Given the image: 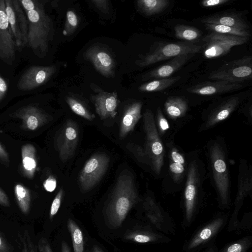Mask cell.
Wrapping results in <instances>:
<instances>
[{"label":"cell","instance_id":"obj_15","mask_svg":"<svg viewBox=\"0 0 252 252\" xmlns=\"http://www.w3.org/2000/svg\"><path fill=\"white\" fill-rule=\"evenodd\" d=\"M201 21L204 24H219L243 30L249 29L241 15L233 12L216 13L202 19Z\"/></svg>","mask_w":252,"mask_h":252},{"label":"cell","instance_id":"obj_34","mask_svg":"<svg viewBox=\"0 0 252 252\" xmlns=\"http://www.w3.org/2000/svg\"><path fill=\"white\" fill-rule=\"evenodd\" d=\"M126 147L138 159L144 160L147 158L145 151L140 146L128 143Z\"/></svg>","mask_w":252,"mask_h":252},{"label":"cell","instance_id":"obj_29","mask_svg":"<svg viewBox=\"0 0 252 252\" xmlns=\"http://www.w3.org/2000/svg\"><path fill=\"white\" fill-rule=\"evenodd\" d=\"M239 102L238 97H232L224 102L213 115V121L217 122L225 119L234 110Z\"/></svg>","mask_w":252,"mask_h":252},{"label":"cell","instance_id":"obj_14","mask_svg":"<svg viewBox=\"0 0 252 252\" xmlns=\"http://www.w3.org/2000/svg\"><path fill=\"white\" fill-rule=\"evenodd\" d=\"M195 54H189L179 55L171 59L169 62L151 70L143 76V80L168 78L181 68Z\"/></svg>","mask_w":252,"mask_h":252},{"label":"cell","instance_id":"obj_12","mask_svg":"<svg viewBox=\"0 0 252 252\" xmlns=\"http://www.w3.org/2000/svg\"><path fill=\"white\" fill-rule=\"evenodd\" d=\"M243 88L238 83L223 80L204 82L187 88L189 93L202 95H210L237 91Z\"/></svg>","mask_w":252,"mask_h":252},{"label":"cell","instance_id":"obj_41","mask_svg":"<svg viewBox=\"0 0 252 252\" xmlns=\"http://www.w3.org/2000/svg\"><path fill=\"white\" fill-rule=\"evenodd\" d=\"M8 26V20L6 14L3 11L0 10V29L4 30Z\"/></svg>","mask_w":252,"mask_h":252},{"label":"cell","instance_id":"obj_16","mask_svg":"<svg viewBox=\"0 0 252 252\" xmlns=\"http://www.w3.org/2000/svg\"><path fill=\"white\" fill-rule=\"evenodd\" d=\"M125 238L127 240L139 244L167 243L170 241L168 237L154 231L148 227L130 230L126 233Z\"/></svg>","mask_w":252,"mask_h":252},{"label":"cell","instance_id":"obj_42","mask_svg":"<svg viewBox=\"0 0 252 252\" xmlns=\"http://www.w3.org/2000/svg\"><path fill=\"white\" fill-rule=\"evenodd\" d=\"M158 117L159 119V125L161 128L163 130H165L169 128V126L167 120L163 117L160 110H158Z\"/></svg>","mask_w":252,"mask_h":252},{"label":"cell","instance_id":"obj_5","mask_svg":"<svg viewBox=\"0 0 252 252\" xmlns=\"http://www.w3.org/2000/svg\"><path fill=\"white\" fill-rule=\"evenodd\" d=\"M250 37H243L210 32L203 39L204 56L208 59L225 56L234 46L247 43Z\"/></svg>","mask_w":252,"mask_h":252},{"label":"cell","instance_id":"obj_35","mask_svg":"<svg viewBox=\"0 0 252 252\" xmlns=\"http://www.w3.org/2000/svg\"><path fill=\"white\" fill-rule=\"evenodd\" d=\"M230 0H204L200 4L205 7H214L228 3Z\"/></svg>","mask_w":252,"mask_h":252},{"label":"cell","instance_id":"obj_33","mask_svg":"<svg viewBox=\"0 0 252 252\" xmlns=\"http://www.w3.org/2000/svg\"><path fill=\"white\" fill-rule=\"evenodd\" d=\"M63 196V190L61 188L55 197L51 206L49 213V217L51 220H52L58 213L61 206Z\"/></svg>","mask_w":252,"mask_h":252},{"label":"cell","instance_id":"obj_27","mask_svg":"<svg viewBox=\"0 0 252 252\" xmlns=\"http://www.w3.org/2000/svg\"><path fill=\"white\" fill-rule=\"evenodd\" d=\"M67 227L71 235L74 252H84V238L82 230L71 219L68 220Z\"/></svg>","mask_w":252,"mask_h":252},{"label":"cell","instance_id":"obj_2","mask_svg":"<svg viewBox=\"0 0 252 252\" xmlns=\"http://www.w3.org/2000/svg\"><path fill=\"white\" fill-rule=\"evenodd\" d=\"M203 46L189 42H155L147 53L139 56L135 62L140 67H145L158 62L171 59L176 56L189 54H196Z\"/></svg>","mask_w":252,"mask_h":252},{"label":"cell","instance_id":"obj_13","mask_svg":"<svg viewBox=\"0 0 252 252\" xmlns=\"http://www.w3.org/2000/svg\"><path fill=\"white\" fill-rule=\"evenodd\" d=\"M196 169L192 164L189 170L185 192V212L184 224L189 226L194 219L196 204Z\"/></svg>","mask_w":252,"mask_h":252},{"label":"cell","instance_id":"obj_19","mask_svg":"<svg viewBox=\"0 0 252 252\" xmlns=\"http://www.w3.org/2000/svg\"><path fill=\"white\" fill-rule=\"evenodd\" d=\"M22 169L25 176L32 179L37 168L35 148L31 144L23 145L21 149Z\"/></svg>","mask_w":252,"mask_h":252},{"label":"cell","instance_id":"obj_3","mask_svg":"<svg viewBox=\"0 0 252 252\" xmlns=\"http://www.w3.org/2000/svg\"><path fill=\"white\" fill-rule=\"evenodd\" d=\"M208 78L238 83L250 80L252 78V57L246 56L225 63L213 71Z\"/></svg>","mask_w":252,"mask_h":252},{"label":"cell","instance_id":"obj_38","mask_svg":"<svg viewBox=\"0 0 252 252\" xmlns=\"http://www.w3.org/2000/svg\"><path fill=\"white\" fill-rule=\"evenodd\" d=\"M91 2L99 10L107 13L109 10V3L107 0H92Z\"/></svg>","mask_w":252,"mask_h":252},{"label":"cell","instance_id":"obj_49","mask_svg":"<svg viewBox=\"0 0 252 252\" xmlns=\"http://www.w3.org/2000/svg\"><path fill=\"white\" fill-rule=\"evenodd\" d=\"M22 3L25 8L29 11L32 10L34 8L33 3L30 0H23Z\"/></svg>","mask_w":252,"mask_h":252},{"label":"cell","instance_id":"obj_23","mask_svg":"<svg viewBox=\"0 0 252 252\" xmlns=\"http://www.w3.org/2000/svg\"><path fill=\"white\" fill-rule=\"evenodd\" d=\"M187 102L181 97H169L165 102L167 113L172 117H178L185 113L187 109Z\"/></svg>","mask_w":252,"mask_h":252},{"label":"cell","instance_id":"obj_18","mask_svg":"<svg viewBox=\"0 0 252 252\" xmlns=\"http://www.w3.org/2000/svg\"><path fill=\"white\" fill-rule=\"evenodd\" d=\"M146 215L150 222L158 229L162 232H166L167 227L170 223V220L164 215L161 210L150 197H148L143 203Z\"/></svg>","mask_w":252,"mask_h":252},{"label":"cell","instance_id":"obj_24","mask_svg":"<svg viewBox=\"0 0 252 252\" xmlns=\"http://www.w3.org/2000/svg\"><path fill=\"white\" fill-rule=\"evenodd\" d=\"M14 194L16 202L21 212L24 214H28L31 206L30 190L23 185L17 184L14 187Z\"/></svg>","mask_w":252,"mask_h":252},{"label":"cell","instance_id":"obj_10","mask_svg":"<svg viewBox=\"0 0 252 252\" xmlns=\"http://www.w3.org/2000/svg\"><path fill=\"white\" fill-rule=\"evenodd\" d=\"M85 60L90 62L95 69L107 78L115 75V63L112 56L103 48L93 46L88 48L84 54Z\"/></svg>","mask_w":252,"mask_h":252},{"label":"cell","instance_id":"obj_47","mask_svg":"<svg viewBox=\"0 0 252 252\" xmlns=\"http://www.w3.org/2000/svg\"><path fill=\"white\" fill-rule=\"evenodd\" d=\"M28 17L30 21L32 22L35 23L39 20V14L36 11L33 9L29 11Z\"/></svg>","mask_w":252,"mask_h":252},{"label":"cell","instance_id":"obj_40","mask_svg":"<svg viewBox=\"0 0 252 252\" xmlns=\"http://www.w3.org/2000/svg\"><path fill=\"white\" fill-rule=\"evenodd\" d=\"M170 169L175 174H181L184 171V167L182 164L173 162L170 165Z\"/></svg>","mask_w":252,"mask_h":252},{"label":"cell","instance_id":"obj_17","mask_svg":"<svg viewBox=\"0 0 252 252\" xmlns=\"http://www.w3.org/2000/svg\"><path fill=\"white\" fill-rule=\"evenodd\" d=\"M142 103L136 101L129 105L126 109L120 124L119 136L125 138L132 131L141 117V111Z\"/></svg>","mask_w":252,"mask_h":252},{"label":"cell","instance_id":"obj_48","mask_svg":"<svg viewBox=\"0 0 252 252\" xmlns=\"http://www.w3.org/2000/svg\"><path fill=\"white\" fill-rule=\"evenodd\" d=\"M0 158L4 162L9 163L8 155L0 143Z\"/></svg>","mask_w":252,"mask_h":252},{"label":"cell","instance_id":"obj_44","mask_svg":"<svg viewBox=\"0 0 252 252\" xmlns=\"http://www.w3.org/2000/svg\"><path fill=\"white\" fill-rule=\"evenodd\" d=\"M171 157L174 162L183 164L185 159L183 156L176 151H173L171 153Z\"/></svg>","mask_w":252,"mask_h":252},{"label":"cell","instance_id":"obj_6","mask_svg":"<svg viewBox=\"0 0 252 252\" xmlns=\"http://www.w3.org/2000/svg\"><path fill=\"white\" fill-rule=\"evenodd\" d=\"M79 138L77 124L68 119L58 131L55 138V146L61 160L64 162L74 155Z\"/></svg>","mask_w":252,"mask_h":252},{"label":"cell","instance_id":"obj_43","mask_svg":"<svg viewBox=\"0 0 252 252\" xmlns=\"http://www.w3.org/2000/svg\"><path fill=\"white\" fill-rule=\"evenodd\" d=\"M0 205L8 207L10 205V202L8 197L5 193L0 188Z\"/></svg>","mask_w":252,"mask_h":252},{"label":"cell","instance_id":"obj_22","mask_svg":"<svg viewBox=\"0 0 252 252\" xmlns=\"http://www.w3.org/2000/svg\"><path fill=\"white\" fill-rule=\"evenodd\" d=\"M22 120V126L27 129L34 130L47 123L46 116L36 112H27L19 116Z\"/></svg>","mask_w":252,"mask_h":252},{"label":"cell","instance_id":"obj_53","mask_svg":"<svg viewBox=\"0 0 252 252\" xmlns=\"http://www.w3.org/2000/svg\"><path fill=\"white\" fill-rule=\"evenodd\" d=\"M91 252H104L101 249H100L97 246H95L93 248Z\"/></svg>","mask_w":252,"mask_h":252},{"label":"cell","instance_id":"obj_21","mask_svg":"<svg viewBox=\"0 0 252 252\" xmlns=\"http://www.w3.org/2000/svg\"><path fill=\"white\" fill-rule=\"evenodd\" d=\"M180 79V76L156 79L142 84L138 90L142 92L162 91L170 87Z\"/></svg>","mask_w":252,"mask_h":252},{"label":"cell","instance_id":"obj_45","mask_svg":"<svg viewBox=\"0 0 252 252\" xmlns=\"http://www.w3.org/2000/svg\"><path fill=\"white\" fill-rule=\"evenodd\" d=\"M6 13L8 21L11 23V24L14 25L15 23V14L12 9L10 7H7L6 9Z\"/></svg>","mask_w":252,"mask_h":252},{"label":"cell","instance_id":"obj_4","mask_svg":"<svg viewBox=\"0 0 252 252\" xmlns=\"http://www.w3.org/2000/svg\"><path fill=\"white\" fill-rule=\"evenodd\" d=\"M109 160L107 155L98 153L93 155L86 161L79 177L82 190L88 191L99 183L106 172Z\"/></svg>","mask_w":252,"mask_h":252},{"label":"cell","instance_id":"obj_39","mask_svg":"<svg viewBox=\"0 0 252 252\" xmlns=\"http://www.w3.org/2000/svg\"><path fill=\"white\" fill-rule=\"evenodd\" d=\"M0 252H13L10 246L0 234Z\"/></svg>","mask_w":252,"mask_h":252},{"label":"cell","instance_id":"obj_46","mask_svg":"<svg viewBox=\"0 0 252 252\" xmlns=\"http://www.w3.org/2000/svg\"><path fill=\"white\" fill-rule=\"evenodd\" d=\"M47 73L43 70L39 71L36 76L35 80L37 83L41 84L43 82L47 77Z\"/></svg>","mask_w":252,"mask_h":252},{"label":"cell","instance_id":"obj_51","mask_svg":"<svg viewBox=\"0 0 252 252\" xmlns=\"http://www.w3.org/2000/svg\"><path fill=\"white\" fill-rule=\"evenodd\" d=\"M6 90V85L4 81L0 78V91L4 92Z\"/></svg>","mask_w":252,"mask_h":252},{"label":"cell","instance_id":"obj_50","mask_svg":"<svg viewBox=\"0 0 252 252\" xmlns=\"http://www.w3.org/2000/svg\"><path fill=\"white\" fill-rule=\"evenodd\" d=\"M61 252H70L69 248L68 247L67 243L65 242H63L62 243Z\"/></svg>","mask_w":252,"mask_h":252},{"label":"cell","instance_id":"obj_11","mask_svg":"<svg viewBox=\"0 0 252 252\" xmlns=\"http://www.w3.org/2000/svg\"><path fill=\"white\" fill-rule=\"evenodd\" d=\"M217 147L212 152L213 169L217 187L219 192L220 202L223 206L228 202V180L226 163Z\"/></svg>","mask_w":252,"mask_h":252},{"label":"cell","instance_id":"obj_30","mask_svg":"<svg viewBox=\"0 0 252 252\" xmlns=\"http://www.w3.org/2000/svg\"><path fill=\"white\" fill-rule=\"evenodd\" d=\"M252 245V236H247L224 246L219 252H247Z\"/></svg>","mask_w":252,"mask_h":252},{"label":"cell","instance_id":"obj_28","mask_svg":"<svg viewBox=\"0 0 252 252\" xmlns=\"http://www.w3.org/2000/svg\"><path fill=\"white\" fill-rule=\"evenodd\" d=\"M66 102L76 114L89 121L95 118V115L92 114L85 105L79 99L74 96L67 95L65 97Z\"/></svg>","mask_w":252,"mask_h":252},{"label":"cell","instance_id":"obj_36","mask_svg":"<svg viewBox=\"0 0 252 252\" xmlns=\"http://www.w3.org/2000/svg\"><path fill=\"white\" fill-rule=\"evenodd\" d=\"M43 185L46 191L52 192L55 189L57 186L56 179L53 176H50L45 180Z\"/></svg>","mask_w":252,"mask_h":252},{"label":"cell","instance_id":"obj_52","mask_svg":"<svg viewBox=\"0 0 252 252\" xmlns=\"http://www.w3.org/2000/svg\"><path fill=\"white\" fill-rule=\"evenodd\" d=\"M204 252H218L217 248L214 245H211L208 247Z\"/></svg>","mask_w":252,"mask_h":252},{"label":"cell","instance_id":"obj_25","mask_svg":"<svg viewBox=\"0 0 252 252\" xmlns=\"http://www.w3.org/2000/svg\"><path fill=\"white\" fill-rule=\"evenodd\" d=\"M175 36L179 39L192 43L200 37L201 32L196 28L185 25H177L174 27Z\"/></svg>","mask_w":252,"mask_h":252},{"label":"cell","instance_id":"obj_1","mask_svg":"<svg viewBox=\"0 0 252 252\" xmlns=\"http://www.w3.org/2000/svg\"><path fill=\"white\" fill-rule=\"evenodd\" d=\"M137 198L133 175L124 170L117 179L106 207L105 214L109 226L113 228L120 226Z\"/></svg>","mask_w":252,"mask_h":252},{"label":"cell","instance_id":"obj_26","mask_svg":"<svg viewBox=\"0 0 252 252\" xmlns=\"http://www.w3.org/2000/svg\"><path fill=\"white\" fill-rule=\"evenodd\" d=\"M205 26L206 29L211 32L243 37L251 36L250 32L248 30L237 29L219 24H206Z\"/></svg>","mask_w":252,"mask_h":252},{"label":"cell","instance_id":"obj_31","mask_svg":"<svg viewBox=\"0 0 252 252\" xmlns=\"http://www.w3.org/2000/svg\"><path fill=\"white\" fill-rule=\"evenodd\" d=\"M78 25V18L72 10H68L66 14V20L63 30L64 35H70L76 30Z\"/></svg>","mask_w":252,"mask_h":252},{"label":"cell","instance_id":"obj_20","mask_svg":"<svg viewBox=\"0 0 252 252\" xmlns=\"http://www.w3.org/2000/svg\"><path fill=\"white\" fill-rule=\"evenodd\" d=\"M168 0H139L136 1L138 11L147 16L162 12L169 5Z\"/></svg>","mask_w":252,"mask_h":252},{"label":"cell","instance_id":"obj_8","mask_svg":"<svg viewBox=\"0 0 252 252\" xmlns=\"http://www.w3.org/2000/svg\"><path fill=\"white\" fill-rule=\"evenodd\" d=\"M226 216H220L211 220L199 229L185 243V252H196L215 237L225 225Z\"/></svg>","mask_w":252,"mask_h":252},{"label":"cell","instance_id":"obj_32","mask_svg":"<svg viewBox=\"0 0 252 252\" xmlns=\"http://www.w3.org/2000/svg\"><path fill=\"white\" fill-rule=\"evenodd\" d=\"M22 252H37L36 249L27 230L18 233Z\"/></svg>","mask_w":252,"mask_h":252},{"label":"cell","instance_id":"obj_9","mask_svg":"<svg viewBox=\"0 0 252 252\" xmlns=\"http://www.w3.org/2000/svg\"><path fill=\"white\" fill-rule=\"evenodd\" d=\"M95 94L91 95V99L94 103L95 111L101 120L114 118L117 114L119 104L116 92H105L101 88L93 84Z\"/></svg>","mask_w":252,"mask_h":252},{"label":"cell","instance_id":"obj_37","mask_svg":"<svg viewBox=\"0 0 252 252\" xmlns=\"http://www.w3.org/2000/svg\"><path fill=\"white\" fill-rule=\"evenodd\" d=\"M37 248L39 252H53L48 241L44 237H42L39 240Z\"/></svg>","mask_w":252,"mask_h":252},{"label":"cell","instance_id":"obj_7","mask_svg":"<svg viewBox=\"0 0 252 252\" xmlns=\"http://www.w3.org/2000/svg\"><path fill=\"white\" fill-rule=\"evenodd\" d=\"M145 131L146 133V146L145 150L155 171H160L163 159V147L156 128L153 114L146 110L143 115Z\"/></svg>","mask_w":252,"mask_h":252}]
</instances>
